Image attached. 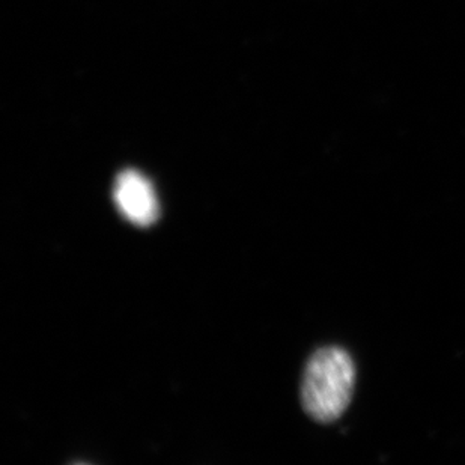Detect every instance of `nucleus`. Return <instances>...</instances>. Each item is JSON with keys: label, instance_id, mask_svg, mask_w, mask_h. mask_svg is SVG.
I'll return each instance as SVG.
<instances>
[{"label": "nucleus", "instance_id": "nucleus-2", "mask_svg": "<svg viewBox=\"0 0 465 465\" xmlns=\"http://www.w3.org/2000/svg\"><path fill=\"white\" fill-rule=\"evenodd\" d=\"M114 199L119 213L130 223L148 228L158 220L160 205L154 185L141 172H121L114 181Z\"/></svg>", "mask_w": 465, "mask_h": 465}, {"label": "nucleus", "instance_id": "nucleus-1", "mask_svg": "<svg viewBox=\"0 0 465 465\" xmlns=\"http://www.w3.org/2000/svg\"><path fill=\"white\" fill-rule=\"evenodd\" d=\"M356 384V364L345 350L321 348L311 357L302 382L304 411L321 423L345 413Z\"/></svg>", "mask_w": 465, "mask_h": 465}]
</instances>
